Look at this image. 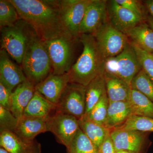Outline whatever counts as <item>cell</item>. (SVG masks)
<instances>
[{"label":"cell","instance_id":"obj_1","mask_svg":"<svg viewBox=\"0 0 153 153\" xmlns=\"http://www.w3.org/2000/svg\"><path fill=\"white\" fill-rule=\"evenodd\" d=\"M10 1L20 19L30 25L44 41L69 34L63 24L58 1Z\"/></svg>","mask_w":153,"mask_h":153},{"label":"cell","instance_id":"obj_2","mask_svg":"<svg viewBox=\"0 0 153 153\" xmlns=\"http://www.w3.org/2000/svg\"><path fill=\"white\" fill-rule=\"evenodd\" d=\"M79 41L83 46L81 55L71 66L68 74L70 82L85 86L105 71V60L92 34H81Z\"/></svg>","mask_w":153,"mask_h":153},{"label":"cell","instance_id":"obj_3","mask_svg":"<svg viewBox=\"0 0 153 153\" xmlns=\"http://www.w3.org/2000/svg\"><path fill=\"white\" fill-rule=\"evenodd\" d=\"M26 78L36 85L52 73V66L44 41L32 27L22 64Z\"/></svg>","mask_w":153,"mask_h":153},{"label":"cell","instance_id":"obj_4","mask_svg":"<svg viewBox=\"0 0 153 153\" xmlns=\"http://www.w3.org/2000/svg\"><path fill=\"white\" fill-rule=\"evenodd\" d=\"M32 27L20 19L11 27L1 29V49L22 65Z\"/></svg>","mask_w":153,"mask_h":153},{"label":"cell","instance_id":"obj_5","mask_svg":"<svg viewBox=\"0 0 153 153\" xmlns=\"http://www.w3.org/2000/svg\"><path fill=\"white\" fill-rule=\"evenodd\" d=\"M74 39L66 34L44 41L51 60L52 74H67L71 69L73 65Z\"/></svg>","mask_w":153,"mask_h":153},{"label":"cell","instance_id":"obj_6","mask_svg":"<svg viewBox=\"0 0 153 153\" xmlns=\"http://www.w3.org/2000/svg\"><path fill=\"white\" fill-rule=\"evenodd\" d=\"M104 68L107 73L119 77L131 86L142 67L132 44L128 43L119 55L105 60Z\"/></svg>","mask_w":153,"mask_h":153},{"label":"cell","instance_id":"obj_7","mask_svg":"<svg viewBox=\"0 0 153 153\" xmlns=\"http://www.w3.org/2000/svg\"><path fill=\"white\" fill-rule=\"evenodd\" d=\"M93 35L105 60L119 55L128 43L127 36L115 28L110 22H105Z\"/></svg>","mask_w":153,"mask_h":153},{"label":"cell","instance_id":"obj_8","mask_svg":"<svg viewBox=\"0 0 153 153\" xmlns=\"http://www.w3.org/2000/svg\"><path fill=\"white\" fill-rule=\"evenodd\" d=\"M86 87L69 82L56 106V112L71 115L79 120L85 114Z\"/></svg>","mask_w":153,"mask_h":153},{"label":"cell","instance_id":"obj_9","mask_svg":"<svg viewBox=\"0 0 153 153\" xmlns=\"http://www.w3.org/2000/svg\"><path fill=\"white\" fill-rule=\"evenodd\" d=\"M110 135L116 151L146 153L150 146L147 134L144 132L117 128L111 131Z\"/></svg>","mask_w":153,"mask_h":153},{"label":"cell","instance_id":"obj_10","mask_svg":"<svg viewBox=\"0 0 153 153\" xmlns=\"http://www.w3.org/2000/svg\"><path fill=\"white\" fill-rule=\"evenodd\" d=\"M48 131L52 132L57 141L67 148L79 128V120L71 115L55 112L47 118Z\"/></svg>","mask_w":153,"mask_h":153},{"label":"cell","instance_id":"obj_11","mask_svg":"<svg viewBox=\"0 0 153 153\" xmlns=\"http://www.w3.org/2000/svg\"><path fill=\"white\" fill-rule=\"evenodd\" d=\"M91 0L58 1L63 24L66 31L74 38L79 36L80 25Z\"/></svg>","mask_w":153,"mask_h":153},{"label":"cell","instance_id":"obj_12","mask_svg":"<svg viewBox=\"0 0 153 153\" xmlns=\"http://www.w3.org/2000/svg\"><path fill=\"white\" fill-rule=\"evenodd\" d=\"M107 1L91 0L79 28L81 34H92L106 22Z\"/></svg>","mask_w":153,"mask_h":153},{"label":"cell","instance_id":"obj_13","mask_svg":"<svg viewBox=\"0 0 153 153\" xmlns=\"http://www.w3.org/2000/svg\"><path fill=\"white\" fill-rule=\"evenodd\" d=\"M107 12L111 24L126 35L145 19L119 4L115 0L107 1Z\"/></svg>","mask_w":153,"mask_h":153},{"label":"cell","instance_id":"obj_14","mask_svg":"<svg viewBox=\"0 0 153 153\" xmlns=\"http://www.w3.org/2000/svg\"><path fill=\"white\" fill-rule=\"evenodd\" d=\"M70 82L68 74L56 75L51 73L35 86L36 92L57 106L62 93Z\"/></svg>","mask_w":153,"mask_h":153},{"label":"cell","instance_id":"obj_15","mask_svg":"<svg viewBox=\"0 0 153 153\" xmlns=\"http://www.w3.org/2000/svg\"><path fill=\"white\" fill-rule=\"evenodd\" d=\"M4 49L0 50V82L11 92L27 79L22 68L13 63Z\"/></svg>","mask_w":153,"mask_h":153},{"label":"cell","instance_id":"obj_16","mask_svg":"<svg viewBox=\"0 0 153 153\" xmlns=\"http://www.w3.org/2000/svg\"><path fill=\"white\" fill-rule=\"evenodd\" d=\"M0 133L1 147L10 153H41V144L36 140L23 139L13 131Z\"/></svg>","mask_w":153,"mask_h":153},{"label":"cell","instance_id":"obj_17","mask_svg":"<svg viewBox=\"0 0 153 153\" xmlns=\"http://www.w3.org/2000/svg\"><path fill=\"white\" fill-rule=\"evenodd\" d=\"M36 85L27 79L22 82L11 94V112L18 119L23 116L24 111L34 95Z\"/></svg>","mask_w":153,"mask_h":153},{"label":"cell","instance_id":"obj_18","mask_svg":"<svg viewBox=\"0 0 153 153\" xmlns=\"http://www.w3.org/2000/svg\"><path fill=\"white\" fill-rule=\"evenodd\" d=\"M47 119L22 117L18 120L14 132L27 140L33 141L39 134L48 131Z\"/></svg>","mask_w":153,"mask_h":153},{"label":"cell","instance_id":"obj_19","mask_svg":"<svg viewBox=\"0 0 153 153\" xmlns=\"http://www.w3.org/2000/svg\"><path fill=\"white\" fill-rule=\"evenodd\" d=\"M131 115L128 101L109 102L104 126L111 131L123 124Z\"/></svg>","mask_w":153,"mask_h":153},{"label":"cell","instance_id":"obj_20","mask_svg":"<svg viewBox=\"0 0 153 153\" xmlns=\"http://www.w3.org/2000/svg\"><path fill=\"white\" fill-rule=\"evenodd\" d=\"M106 93L110 102L128 101L131 88L119 77L105 71Z\"/></svg>","mask_w":153,"mask_h":153},{"label":"cell","instance_id":"obj_21","mask_svg":"<svg viewBox=\"0 0 153 153\" xmlns=\"http://www.w3.org/2000/svg\"><path fill=\"white\" fill-rule=\"evenodd\" d=\"M127 36L132 44L144 51L153 52V31L146 22H142L128 31Z\"/></svg>","mask_w":153,"mask_h":153},{"label":"cell","instance_id":"obj_22","mask_svg":"<svg viewBox=\"0 0 153 153\" xmlns=\"http://www.w3.org/2000/svg\"><path fill=\"white\" fill-rule=\"evenodd\" d=\"M56 109V105L36 91L25 109L23 117L47 119L52 115L51 113Z\"/></svg>","mask_w":153,"mask_h":153},{"label":"cell","instance_id":"obj_23","mask_svg":"<svg viewBox=\"0 0 153 153\" xmlns=\"http://www.w3.org/2000/svg\"><path fill=\"white\" fill-rule=\"evenodd\" d=\"M79 128L97 149H99L111 132L104 126L91 121L85 116L79 120Z\"/></svg>","mask_w":153,"mask_h":153},{"label":"cell","instance_id":"obj_24","mask_svg":"<svg viewBox=\"0 0 153 153\" xmlns=\"http://www.w3.org/2000/svg\"><path fill=\"white\" fill-rule=\"evenodd\" d=\"M106 92L105 71L92 79L85 89L86 110L87 114Z\"/></svg>","mask_w":153,"mask_h":153},{"label":"cell","instance_id":"obj_25","mask_svg":"<svg viewBox=\"0 0 153 153\" xmlns=\"http://www.w3.org/2000/svg\"><path fill=\"white\" fill-rule=\"evenodd\" d=\"M128 101L132 115L153 118V102L143 94L131 88Z\"/></svg>","mask_w":153,"mask_h":153},{"label":"cell","instance_id":"obj_26","mask_svg":"<svg viewBox=\"0 0 153 153\" xmlns=\"http://www.w3.org/2000/svg\"><path fill=\"white\" fill-rule=\"evenodd\" d=\"M67 153H99V150L79 128L66 148Z\"/></svg>","mask_w":153,"mask_h":153},{"label":"cell","instance_id":"obj_27","mask_svg":"<svg viewBox=\"0 0 153 153\" xmlns=\"http://www.w3.org/2000/svg\"><path fill=\"white\" fill-rule=\"evenodd\" d=\"M20 19L16 9L10 0L0 1L1 29L13 26Z\"/></svg>","mask_w":153,"mask_h":153},{"label":"cell","instance_id":"obj_28","mask_svg":"<svg viewBox=\"0 0 153 153\" xmlns=\"http://www.w3.org/2000/svg\"><path fill=\"white\" fill-rule=\"evenodd\" d=\"M109 102L106 92L90 111L84 116L93 122L104 126Z\"/></svg>","mask_w":153,"mask_h":153},{"label":"cell","instance_id":"obj_29","mask_svg":"<svg viewBox=\"0 0 153 153\" xmlns=\"http://www.w3.org/2000/svg\"><path fill=\"white\" fill-rule=\"evenodd\" d=\"M117 128L144 132H153V118L131 115L123 124Z\"/></svg>","mask_w":153,"mask_h":153},{"label":"cell","instance_id":"obj_30","mask_svg":"<svg viewBox=\"0 0 153 153\" xmlns=\"http://www.w3.org/2000/svg\"><path fill=\"white\" fill-rule=\"evenodd\" d=\"M131 88L143 94L153 102V82L142 68L134 77Z\"/></svg>","mask_w":153,"mask_h":153},{"label":"cell","instance_id":"obj_31","mask_svg":"<svg viewBox=\"0 0 153 153\" xmlns=\"http://www.w3.org/2000/svg\"><path fill=\"white\" fill-rule=\"evenodd\" d=\"M132 44L142 68L153 82V56L152 54L144 51Z\"/></svg>","mask_w":153,"mask_h":153},{"label":"cell","instance_id":"obj_32","mask_svg":"<svg viewBox=\"0 0 153 153\" xmlns=\"http://www.w3.org/2000/svg\"><path fill=\"white\" fill-rule=\"evenodd\" d=\"M18 120L11 111L0 105V132L15 131Z\"/></svg>","mask_w":153,"mask_h":153},{"label":"cell","instance_id":"obj_33","mask_svg":"<svg viewBox=\"0 0 153 153\" xmlns=\"http://www.w3.org/2000/svg\"><path fill=\"white\" fill-rule=\"evenodd\" d=\"M115 1L123 7L144 19L142 7L139 1L136 0H115Z\"/></svg>","mask_w":153,"mask_h":153},{"label":"cell","instance_id":"obj_34","mask_svg":"<svg viewBox=\"0 0 153 153\" xmlns=\"http://www.w3.org/2000/svg\"><path fill=\"white\" fill-rule=\"evenodd\" d=\"M12 92L0 82V105L11 111Z\"/></svg>","mask_w":153,"mask_h":153},{"label":"cell","instance_id":"obj_35","mask_svg":"<svg viewBox=\"0 0 153 153\" xmlns=\"http://www.w3.org/2000/svg\"><path fill=\"white\" fill-rule=\"evenodd\" d=\"M116 150L112 139L109 135L99 149V153H116Z\"/></svg>","mask_w":153,"mask_h":153},{"label":"cell","instance_id":"obj_36","mask_svg":"<svg viewBox=\"0 0 153 153\" xmlns=\"http://www.w3.org/2000/svg\"><path fill=\"white\" fill-rule=\"evenodd\" d=\"M145 7L150 16L153 18V0H147L144 1Z\"/></svg>","mask_w":153,"mask_h":153},{"label":"cell","instance_id":"obj_37","mask_svg":"<svg viewBox=\"0 0 153 153\" xmlns=\"http://www.w3.org/2000/svg\"><path fill=\"white\" fill-rule=\"evenodd\" d=\"M146 19V22L147 23L148 25L150 27L151 29L153 31V17L149 16H147Z\"/></svg>","mask_w":153,"mask_h":153},{"label":"cell","instance_id":"obj_38","mask_svg":"<svg viewBox=\"0 0 153 153\" xmlns=\"http://www.w3.org/2000/svg\"><path fill=\"white\" fill-rule=\"evenodd\" d=\"M0 153H10L7 151H6L5 149L1 147L0 148Z\"/></svg>","mask_w":153,"mask_h":153},{"label":"cell","instance_id":"obj_39","mask_svg":"<svg viewBox=\"0 0 153 153\" xmlns=\"http://www.w3.org/2000/svg\"><path fill=\"white\" fill-rule=\"evenodd\" d=\"M116 153H133L130 152H127V151H116Z\"/></svg>","mask_w":153,"mask_h":153},{"label":"cell","instance_id":"obj_40","mask_svg":"<svg viewBox=\"0 0 153 153\" xmlns=\"http://www.w3.org/2000/svg\"><path fill=\"white\" fill-rule=\"evenodd\" d=\"M152 55H153V53H152Z\"/></svg>","mask_w":153,"mask_h":153}]
</instances>
